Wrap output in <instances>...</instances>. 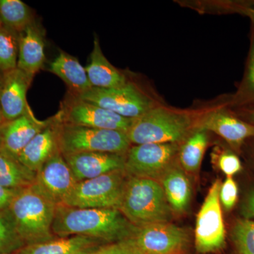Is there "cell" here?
<instances>
[{
    "mask_svg": "<svg viewBox=\"0 0 254 254\" xmlns=\"http://www.w3.org/2000/svg\"><path fill=\"white\" fill-rule=\"evenodd\" d=\"M3 26V24H2V23H1V21H0V28H1V26Z\"/></svg>",
    "mask_w": 254,
    "mask_h": 254,
    "instance_id": "39",
    "label": "cell"
},
{
    "mask_svg": "<svg viewBox=\"0 0 254 254\" xmlns=\"http://www.w3.org/2000/svg\"><path fill=\"white\" fill-rule=\"evenodd\" d=\"M103 241L93 237L75 235L26 245L18 254H88L106 245Z\"/></svg>",
    "mask_w": 254,
    "mask_h": 254,
    "instance_id": "19",
    "label": "cell"
},
{
    "mask_svg": "<svg viewBox=\"0 0 254 254\" xmlns=\"http://www.w3.org/2000/svg\"><path fill=\"white\" fill-rule=\"evenodd\" d=\"M208 143V131L202 128H197L188 136L179 150L182 168L189 173L196 172L200 168Z\"/></svg>",
    "mask_w": 254,
    "mask_h": 254,
    "instance_id": "24",
    "label": "cell"
},
{
    "mask_svg": "<svg viewBox=\"0 0 254 254\" xmlns=\"http://www.w3.org/2000/svg\"><path fill=\"white\" fill-rule=\"evenodd\" d=\"M245 4L252 6H254V1H249V3H245Z\"/></svg>",
    "mask_w": 254,
    "mask_h": 254,
    "instance_id": "38",
    "label": "cell"
},
{
    "mask_svg": "<svg viewBox=\"0 0 254 254\" xmlns=\"http://www.w3.org/2000/svg\"><path fill=\"white\" fill-rule=\"evenodd\" d=\"M58 147L63 155L83 152L125 155L131 147L125 132L60 123L56 116Z\"/></svg>",
    "mask_w": 254,
    "mask_h": 254,
    "instance_id": "5",
    "label": "cell"
},
{
    "mask_svg": "<svg viewBox=\"0 0 254 254\" xmlns=\"http://www.w3.org/2000/svg\"><path fill=\"white\" fill-rule=\"evenodd\" d=\"M49 71L67 85L73 96L83 94L93 88L88 80L86 68L76 58L62 50L50 64Z\"/></svg>",
    "mask_w": 254,
    "mask_h": 254,
    "instance_id": "21",
    "label": "cell"
},
{
    "mask_svg": "<svg viewBox=\"0 0 254 254\" xmlns=\"http://www.w3.org/2000/svg\"><path fill=\"white\" fill-rule=\"evenodd\" d=\"M46 61L44 33L33 21L18 34L17 68L34 77Z\"/></svg>",
    "mask_w": 254,
    "mask_h": 254,
    "instance_id": "17",
    "label": "cell"
},
{
    "mask_svg": "<svg viewBox=\"0 0 254 254\" xmlns=\"http://www.w3.org/2000/svg\"><path fill=\"white\" fill-rule=\"evenodd\" d=\"M56 208L34 185L18 190L8 210L26 246L57 238L52 229Z\"/></svg>",
    "mask_w": 254,
    "mask_h": 254,
    "instance_id": "2",
    "label": "cell"
},
{
    "mask_svg": "<svg viewBox=\"0 0 254 254\" xmlns=\"http://www.w3.org/2000/svg\"><path fill=\"white\" fill-rule=\"evenodd\" d=\"M1 84H2V73H0V94H1ZM3 123L2 112H1V101H0V126Z\"/></svg>",
    "mask_w": 254,
    "mask_h": 254,
    "instance_id": "37",
    "label": "cell"
},
{
    "mask_svg": "<svg viewBox=\"0 0 254 254\" xmlns=\"http://www.w3.org/2000/svg\"><path fill=\"white\" fill-rule=\"evenodd\" d=\"M119 210L135 226L169 222L173 210L157 180L128 177Z\"/></svg>",
    "mask_w": 254,
    "mask_h": 254,
    "instance_id": "3",
    "label": "cell"
},
{
    "mask_svg": "<svg viewBox=\"0 0 254 254\" xmlns=\"http://www.w3.org/2000/svg\"><path fill=\"white\" fill-rule=\"evenodd\" d=\"M57 118L60 123L68 125L115 130L127 133L135 120L124 118L99 105L74 96L64 105Z\"/></svg>",
    "mask_w": 254,
    "mask_h": 254,
    "instance_id": "10",
    "label": "cell"
},
{
    "mask_svg": "<svg viewBox=\"0 0 254 254\" xmlns=\"http://www.w3.org/2000/svg\"><path fill=\"white\" fill-rule=\"evenodd\" d=\"M25 246L9 210L7 208L0 211V254L17 253Z\"/></svg>",
    "mask_w": 254,
    "mask_h": 254,
    "instance_id": "28",
    "label": "cell"
},
{
    "mask_svg": "<svg viewBox=\"0 0 254 254\" xmlns=\"http://www.w3.org/2000/svg\"><path fill=\"white\" fill-rule=\"evenodd\" d=\"M220 201L226 210H230L237 201L238 198V187L232 177H227L222 184L220 190Z\"/></svg>",
    "mask_w": 254,
    "mask_h": 254,
    "instance_id": "32",
    "label": "cell"
},
{
    "mask_svg": "<svg viewBox=\"0 0 254 254\" xmlns=\"http://www.w3.org/2000/svg\"><path fill=\"white\" fill-rule=\"evenodd\" d=\"M37 173L16 159L0 153V186L11 190H23L34 185Z\"/></svg>",
    "mask_w": 254,
    "mask_h": 254,
    "instance_id": "23",
    "label": "cell"
},
{
    "mask_svg": "<svg viewBox=\"0 0 254 254\" xmlns=\"http://www.w3.org/2000/svg\"><path fill=\"white\" fill-rule=\"evenodd\" d=\"M18 254L17 253H14V254Z\"/></svg>",
    "mask_w": 254,
    "mask_h": 254,
    "instance_id": "40",
    "label": "cell"
},
{
    "mask_svg": "<svg viewBox=\"0 0 254 254\" xmlns=\"http://www.w3.org/2000/svg\"><path fill=\"white\" fill-rule=\"evenodd\" d=\"M239 111L242 120L254 125V108H240Z\"/></svg>",
    "mask_w": 254,
    "mask_h": 254,
    "instance_id": "36",
    "label": "cell"
},
{
    "mask_svg": "<svg viewBox=\"0 0 254 254\" xmlns=\"http://www.w3.org/2000/svg\"><path fill=\"white\" fill-rule=\"evenodd\" d=\"M198 128L216 133L236 150L247 140L254 138V125L222 108L207 114Z\"/></svg>",
    "mask_w": 254,
    "mask_h": 254,
    "instance_id": "14",
    "label": "cell"
},
{
    "mask_svg": "<svg viewBox=\"0 0 254 254\" xmlns=\"http://www.w3.org/2000/svg\"><path fill=\"white\" fill-rule=\"evenodd\" d=\"M192 124L189 114L155 105L135 119L127 135L133 145L178 143L188 136Z\"/></svg>",
    "mask_w": 254,
    "mask_h": 254,
    "instance_id": "4",
    "label": "cell"
},
{
    "mask_svg": "<svg viewBox=\"0 0 254 254\" xmlns=\"http://www.w3.org/2000/svg\"><path fill=\"white\" fill-rule=\"evenodd\" d=\"M128 175L118 170L78 182L63 204L79 208H120Z\"/></svg>",
    "mask_w": 254,
    "mask_h": 254,
    "instance_id": "6",
    "label": "cell"
},
{
    "mask_svg": "<svg viewBox=\"0 0 254 254\" xmlns=\"http://www.w3.org/2000/svg\"><path fill=\"white\" fill-rule=\"evenodd\" d=\"M243 210V213L247 219L254 218V190H251L247 195Z\"/></svg>",
    "mask_w": 254,
    "mask_h": 254,
    "instance_id": "35",
    "label": "cell"
},
{
    "mask_svg": "<svg viewBox=\"0 0 254 254\" xmlns=\"http://www.w3.org/2000/svg\"><path fill=\"white\" fill-rule=\"evenodd\" d=\"M232 239L240 254H254V221L238 220L232 229Z\"/></svg>",
    "mask_w": 254,
    "mask_h": 254,
    "instance_id": "29",
    "label": "cell"
},
{
    "mask_svg": "<svg viewBox=\"0 0 254 254\" xmlns=\"http://www.w3.org/2000/svg\"><path fill=\"white\" fill-rule=\"evenodd\" d=\"M53 232L57 238L79 235L106 243L132 238L138 227L116 208H79L57 205Z\"/></svg>",
    "mask_w": 254,
    "mask_h": 254,
    "instance_id": "1",
    "label": "cell"
},
{
    "mask_svg": "<svg viewBox=\"0 0 254 254\" xmlns=\"http://www.w3.org/2000/svg\"><path fill=\"white\" fill-rule=\"evenodd\" d=\"M56 117L38 133L18 155L17 160L25 167L38 173L45 163L58 151Z\"/></svg>",
    "mask_w": 254,
    "mask_h": 254,
    "instance_id": "18",
    "label": "cell"
},
{
    "mask_svg": "<svg viewBox=\"0 0 254 254\" xmlns=\"http://www.w3.org/2000/svg\"><path fill=\"white\" fill-rule=\"evenodd\" d=\"M179 152L177 143L131 145L125 155V172L129 177L161 178Z\"/></svg>",
    "mask_w": 254,
    "mask_h": 254,
    "instance_id": "8",
    "label": "cell"
},
{
    "mask_svg": "<svg viewBox=\"0 0 254 254\" xmlns=\"http://www.w3.org/2000/svg\"><path fill=\"white\" fill-rule=\"evenodd\" d=\"M229 9L248 16L254 27V7L253 6L246 4L245 3H231Z\"/></svg>",
    "mask_w": 254,
    "mask_h": 254,
    "instance_id": "34",
    "label": "cell"
},
{
    "mask_svg": "<svg viewBox=\"0 0 254 254\" xmlns=\"http://www.w3.org/2000/svg\"><path fill=\"white\" fill-rule=\"evenodd\" d=\"M0 21L5 27L22 33L33 22L31 9L20 0H0Z\"/></svg>",
    "mask_w": 254,
    "mask_h": 254,
    "instance_id": "25",
    "label": "cell"
},
{
    "mask_svg": "<svg viewBox=\"0 0 254 254\" xmlns=\"http://www.w3.org/2000/svg\"><path fill=\"white\" fill-rule=\"evenodd\" d=\"M88 254H141L133 237L127 240L108 243Z\"/></svg>",
    "mask_w": 254,
    "mask_h": 254,
    "instance_id": "31",
    "label": "cell"
},
{
    "mask_svg": "<svg viewBox=\"0 0 254 254\" xmlns=\"http://www.w3.org/2000/svg\"><path fill=\"white\" fill-rule=\"evenodd\" d=\"M165 196L174 211L182 213L188 208L190 199V185L181 169L172 165L161 177Z\"/></svg>",
    "mask_w": 254,
    "mask_h": 254,
    "instance_id": "22",
    "label": "cell"
},
{
    "mask_svg": "<svg viewBox=\"0 0 254 254\" xmlns=\"http://www.w3.org/2000/svg\"><path fill=\"white\" fill-rule=\"evenodd\" d=\"M125 155L83 152L63 155L78 182L125 170Z\"/></svg>",
    "mask_w": 254,
    "mask_h": 254,
    "instance_id": "15",
    "label": "cell"
},
{
    "mask_svg": "<svg viewBox=\"0 0 254 254\" xmlns=\"http://www.w3.org/2000/svg\"><path fill=\"white\" fill-rule=\"evenodd\" d=\"M221 185L220 180L214 182L197 215L195 245L200 254L218 252L225 245V229L219 196Z\"/></svg>",
    "mask_w": 254,
    "mask_h": 254,
    "instance_id": "9",
    "label": "cell"
},
{
    "mask_svg": "<svg viewBox=\"0 0 254 254\" xmlns=\"http://www.w3.org/2000/svg\"><path fill=\"white\" fill-rule=\"evenodd\" d=\"M212 158L215 165L227 175V177H232L242 170L240 159L230 150L216 148L214 150Z\"/></svg>",
    "mask_w": 254,
    "mask_h": 254,
    "instance_id": "30",
    "label": "cell"
},
{
    "mask_svg": "<svg viewBox=\"0 0 254 254\" xmlns=\"http://www.w3.org/2000/svg\"><path fill=\"white\" fill-rule=\"evenodd\" d=\"M33 78L16 68L2 73L0 101L3 123L11 121L31 111L26 93Z\"/></svg>",
    "mask_w": 254,
    "mask_h": 254,
    "instance_id": "16",
    "label": "cell"
},
{
    "mask_svg": "<svg viewBox=\"0 0 254 254\" xmlns=\"http://www.w3.org/2000/svg\"><path fill=\"white\" fill-rule=\"evenodd\" d=\"M18 34L9 28H0V72L4 73L17 68Z\"/></svg>",
    "mask_w": 254,
    "mask_h": 254,
    "instance_id": "27",
    "label": "cell"
},
{
    "mask_svg": "<svg viewBox=\"0 0 254 254\" xmlns=\"http://www.w3.org/2000/svg\"><path fill=\"white\" fill-rule=\"evenodd\" d=\"M133 238L141 254H177L188 242L187 232L170 222L138 227Z\"/></svg>",
    "mask_w": 254,
    "mask_h": 254,
    "instance_id": "11",
    "label": "cell"
},
{
    "mask_svg": "<svg viewBox=\"0 0 254 254\" xmlns=\"http://www.w3.org/2000/svg\"><path fill=\"white\" fill-rule=\"evenodd\" d=\"M74 97L99 105L124 118L134 120L155 106L153 100L130 82L125 86L109 89L92 88Z\"/></svg>",
    "mask_w": 254,
    "mask_h": 254,
    "instance_id": "7",
    "label": "cell"
},
{
    "mask_svg": "<svg viewBox=\"0 0 254 254\" xmlns=\"http://www.w3.org/2000/svg\"><path fill=\"white\" fill-rule=\"evenodd\" d=\"M50 120L42 122L32 111L0 126V153L17 160L18 155L30 141L46 128Z\"/></svg>",
    "mask_w": 254,
    "mask_h": 254,
    "instance_id": "13",
    "label": "cell"
},
{
    "mask_svg": "<svg viewBox=\"0 0 254 254\" xmlns=\"http://www.w3.org/2000/svg\"><path fill=\"white\" fill-rule=\"evenodd\" d=\"M0 150H1V146H0Z\"/></svg>",
    "mask_w": 254,
    "mask_h": 254,
    "instance_id": "41",
    "label": "cell"
},
{
    "mask_svg": "<svg viewBox=\"0 0 254 254\" xmlns=\"http://www.w3.org/2000/svg\"><path fill=\"white\" fill-rule=\"evenodd\" d=\"M77 182L60 150L37 173L34 185L57 205L63 204Z\"/></svg>",
    "mask_w": 254,
    "mask_h": 254,
    "instance_id": "12",
    "label": "cell"
},
{
    "mask_svg": "<svg viewBox=\"0 0 254 254\" xmlns=\"http://www.w3.org/2000/svg\"><path fill=\"white\" fill-rule=\"evenodd\" d=\"M18 190L0 186V211L9 208Z\"/></svg>",
    "mask_w": 254,
    "mask_h": 254,
    "instance_id": "33",
    "label": "cell"
},
{
    "mask_svg": "<svg viewBox=\"0 0 254 254\" xmlns=\"http://www.w3.org/2000/svg\"><path fill=\"white\" fill-rule=\"evenodd\" d=\"M86 71L93 88L101 89L119 88L128 82L125 74L105 58L97 36H95L90 63L87 65Z\"/></svg>",
    "mask_w": 254,
    "mask_h": 254,
    "instance_id": "20",
    "label": "cell"
},
{
    "mask_svg": "<svg viewBox=\"0 0 254 254\" xmlns=\"http://www.w3.org/2000/svg\"><path fill=\"white\" fill-rule=\"evenodd\" d=\"M230 104L237 108H250L254 105V27L252 26L251 43L244 77Z\"/></svg>",
    "mask_w": 254,
    "mask_h": 254,
    "instance_id": "26",
    "label": "cell"
}]
</instances>
